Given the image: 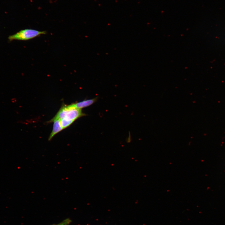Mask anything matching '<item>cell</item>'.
Instances as JSON below:
<instances>
[{
	"label": "cell",
	"mask_w": 225,
	"mask_h": 225,
	"mask_svg": "<svg viewBox=\"0 0 225 225\" xmlns=\"http://www.w3.org/2000/svg\"><path fill=\"white\" fill-rule=\"evenodd\" d=\"M53 122V128L49 137L48 141H50L56 134L63 130L60 124V120L57 119Z\"/></svg>",
	"instance_id": "obj_5"
},
{
	"label": "cell",
	"mask_w": 225,
	"mask_h": 225,
	"mask_svg": "<svg viewBox=\"0 0 225 225\" xmlns=\"http://www.w3.org/2000/svg\"><path fill=\"white\" fill-rule=\"evenodd\" d=\"M74 108H75L73 107L72 104L68 105L62 106L53 118L49 121L48 122H51L57 119H61L65 117L70 110Z\"/></svg>",
	"instance_id": "obj_3"
},
{
	"label": "cell",
	"mask_w": 225,
	"mask_h": 225,
	"mask_svg": "<svg viewBox=\"0 0 225 225\" xmlns=\"http://www.w3.org/2000/svg\"><path fill=\"white\" fill-rule=\"evenodd\" d=\"M72 222L69 218H67L57 224H53L50 225H69Z\"/></svg>",
	"instance_id": "obj_7"
},
{
	"label": "cell",
	"mask_w": 225,
	"mask_h": 225,
	"mask_svg": "<svg viewBox=\"0 0 225 225\" xmlns=\"http://www.w3.org/2000/svg\"><path fill=\"white\" fill-rule=\"evenodd\" d=\"M46 31H39L33 29H26L22 30L13 35L10 36L8 39L10 40H28L41 35L46 34Z\"/></svg>",
	"instance_id": "obj_1"
},
{
	"label": "cell",
	"mask_w": 225,
	"mask_h": 225,
	"mask_svg": "<svg viewBox=\"0 0 225 225\" xmlns=\"http://www.w3.org/2000/svg\"><path fill=\"white\" fill-rule=\"evenodd\" d=\"M97 98L84 100L76 103H72L75 108L81 109L90 106L96 102Z\"/></svg>",
	"instance_id": "obj_4"
},
{
	"label": "cell",
	"mask_w": 225,
	"mask_h": 225,
	"mask_svg": "<svg viewBox=\"0 0 225 225\" xmlns=\"http://www.w3.org/2000/svg\"><path fill=\"white\" fill-rule=\"evenodd\" d=\"M85 115L82 112V109L74 108L70 110L64 118L74 122L78 118Z\"/></svg>",
	"instance_id": "obj_2"
},
{
	"label": "cell",
	"mask_w": 225,
	"mask_h": 225,
	"mask_svg": "<svg viewBox=\"0 0 225 225\" xmlns=\"http://www.w3.org/2000/svg\"><path fill=\"white\" fill-rule=\"evenodd\" d=\"M73 122L68 120L64 118L60 120V124L63 129L69 126Z\"/></svg>",
	"instance_id": "obj_6"
}]
</instances>
